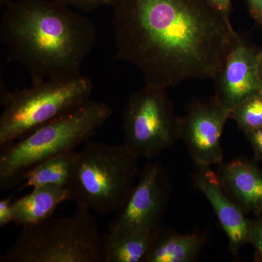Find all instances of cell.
<instances>
[{
	"label": "cell",
	"instance_id": "cell-1",
	"mask_svg": "<svg viewBox=\"0 0 262 262\" xmlns=\"http://www.w3.org/2000/svg\"><path fill=\"white\" fill-rule=\"evenodd\" d=\"M110 7L115 58L164 89L214 80L241 36L209 0H110Z\"/></svg>",
	"mask_w": 262,
	"mask_h": 262
},
{
	"label": "cell",
	"instance_id": "cell-2",
	"mask_svg": "<svg viewBox=\"0 0 262 262\" xmlns=\"http://www.w3.org/2000/svg\"><path fill=\"white\" fill-rule=\"evenodd\" d=\"M96 40L92 21L61 0H18L2 16L0 42L8 50L6 62L24 67L32 84L82 75Z\"/></svg>",
	"mask_w": 262,
	"mask_h": 262
},
{
	"label": "cell",
	"instance_id": "cell-3",
	"mask_svg": "<svg viewBox=\"0 0 262 262\" xmlns=\"http://www.w3.org/2000/svg\"><path fill=\"white\" fill-rule=\"evenodd\" d=\"M113 115L108 104L90 100L82 106L38 127L21 139L1 146L0 189L24 182L33 168L53 157L76 151L96 135Z\"/></svg>",
	"mask_w": 262,
	"mask_h": 262
},
{
	"label": "cell",
	"instance_id": "cell-4",
	"mask_svg": "<svg viewBox=\"0 0 262 262\" xmlns=\"http://www.w3.org/2000/svg\"><path fill=\"white\" fill-rule=\"evenodd\" d=\"M139 159L124 144L87 141L75 151L72 177L66 187L70 201L96 214L117 213L135 185Z\"/></svg>",
	"mask_w": 262,
	"mask_h": 262
},
{
	"label": "cell",
	"instance_id": "cell-5",
	"mask_svg": "<svg viewBox=\"0 0 262 262\" xmlns=\"http://www.w3.org/2000/svg\"><path fill=\"white\" fill-rule=\"evenodd\" d=\"M102 235L94 213L77 208L22 227L0 262H102Z\"/></svg>",
	"mask_w": 262,
	"mask_h": 262
},
{
	"label": "cell",
	"instance_id": "cell-6",
	"mask_svg": "<svg viewBox=\"0 0 262 262\" xmlns=\"http://www.w3.org/2000/svg\"><path fill=\"white\" fill-rule=\"evenodd\" d=\"M92 92V81L82 74L72 78L43 81L14 91H9L1 82L0 146L80 107L91 100Z\"/></svg>",
	"mask_w": 262,
	"mask_h": 262
},
{
	"label": "cell",
	"instance_id": "cell-7",
	"mask_svg": "<svg viewBox=\"0 0 262 262\" xmlns=\"http://www.w3.org/2000/svg\"><path fill=\"white\" fill-rule=\"evenodd\" d=\"M166 89L145 84L129 96L122 113L124 144L139 158L154 159L182 137V117Z\"/></svg>",
	"mask_w": 262,
	"mask_h": 262
},
{
	"label": "cell",
	"instance_id": "cell-8",
	"mask_svg": "<svg viewBox=\"0 0 262 262\" xmlns=\"http://www.w3.org/2000/svg\"><path fill=\"white\" fill-rule=\"evenodd\" d=\"M170 191L166 168L160 162L148 160L126 203L110 222L108 230L141 232L161 228Z\"/></svg>",
	"mask_w": 262,
	"mask_h": 262
},
{
	"label": "cell",
	"instance_id": "cell-9",
	"mask_svg": "<svg viewBox=\"0 0 262 262\" xmlns=\"http://www.w3.org/2000/svg\"><path fill=\"white\" fill-rule=\"evenodd\" d=\"M182 137L194 164L223 163L222 133L230 113L213 96L208 101H195L182 117Z\"/></svg>",
	"mask_w": 262,
	"mask_h": 262
},
{
	"label": "cell",
	"instance_id": "cell-10",
	"mask_svg": "<svg viewBox=\"0 0 262 262\" xmlns=\"http://www.w3.org/2000/svg\"><path fill=\"white\" fill-rule=\"evenodd\" d=\"M258 49L246 38L239 36L213 80L214 97L229 113L262 89L258 75Z\"/></svg>",
	"mask_w": 262,
	"mask_h": 262
},
{
	"label": "cell",
	"instance_id": "cell-11",
	"mask_svg": "<svg viewBox=\"0 0 262 262\" xmlns=\"http://www.w3.org/2000/svg\"><path fill=\"white\" fill-rule=\"evenodd\" d=\"M193 184L211 205L219 223L227 236L229 252L237 255L250 244L251 220L222 187L217 173L210 165L194 164Z\"/></svg>",
	"mask_w": 262,
	"mask_h": 262
},
{
	"label": "cell",
	"instance_id": "cell-12",
	"mask_svg": "<svg viewBox=\"0 0 262 262\" xmlns=\"http://www.w3.org/2000/svg\"><path fill=\"white\" fill-rule=\"evenodd\" d=\"M219 179L245 213H262V170L256 160L237 158L219 165Z\"/></svg>",
	"mask_w": 262,
	"mask_h": 262
},
{
	"label": "cell",
	"instance_id": "cell-13",
	"mask_svg": "<svg viewBox=\"0 0 262 262\" xmlns=\"http://www.w3.org/2000/svg\"><path fill=\"white\" fill-rule=\"evenodd\" d=\"M70 201L67 188L44 186L13 201V222L21 227L40 223L54 214L61 203Z\"/></svg>",
	"mask_w": 262,
	"mask_h": 262
},
{
	"label": "cell",
	"instance_id": "cell-14",
	"mask_svg": "<svg viewBox=\"0 0 262 262\" xmlns=\"http://www.w3.org/2000/svg\"><path fill=\"white\" fill-rule=\"evenodd\" d=\"M206 244V236L199 232L181 234L160 228L144 262L195 261Z\"/></svg>",
	"mask_w": 262,
	"mask_h": 262
},
{
	"label": "cell",
	"instance_id": "cell-15",
	"mask_svg": "<svg viewBox=\"0 0 262 262\" xmlns=\"http://www.w3.org/2000/svg\"><path fill=\"white\" fill-rule=\"evenodd\" d=\"M160 229L141 232L108 230L102 236V262H144Z\"/></svg>",
	"mask_w": 262,
	"mask_h": 262
},
{
	"label": "cell",
	"instance_id": "cell-16",
	"mask_svg": "<svg viewBox=\"0 0 262 262\" xmlns=\"http://www.w3.org/2000/svg\"><path fill=\"white\" fill-rule=\"evenodd\" d=\"M75 151L57 155L38 164L24 177L19 191L44 186L67 187L72 177Z\"/></svg>",
	"mask_w": 262,
	"mask_h": 262
},
{
	"label": "cell",
	"instance_id": "cell-17",
	"mask_svg": "<svg viewBox=\"0 0 262 262\" xmlns=\"http://www.w3.org/2000/svg\"><path fill=\"white\" fill-rule=\"evenodd\" d=\"M230 118L244 134L262 127V89L237 105Z\"/></svg>",
	"mask_w": 262,
	"mask_h": 262
},
{
	"label": "cell",
	"instance_id": "cell-18",
	"mask_svg": "<svg viewBox=\"0 0 262 262\" xmlns=\"http://www.w3.org/2000/svg\"><path fill=\"white\" fill-rule=\"evenodd\" d=\"M250 244L254 248L255 261L262 262V213L251 220Z\"/></svg>",
	"mask_w": 262,
	"mask_h": 262
},
{
	"label": "cell",
	"instance_id": "cell-19",
	"mask_svg": "<svg viewBox=\"0 0 262 262\" xmlns=\"http://www.w3.org/2000/svg\"><path fill=\"white\" fill-rule=\"evenodd\" d=\"M66 4L74 7L82 13H90L102 8L110 6V0H61Z\"/></svg>",
	"mask_w": 262,
	"mask_h": 262
},
{
	"label": "cell",
	"instance_id": "cell-20",
	"mask_svg": "<svg viewBox=\"0 0 262 262\" xmlns=\"http://www.w3.org/2000/svg\"><path fill=\"white\" fill-rule=\"evenodd\" d=\"M253 151L256 161L262 160V127L244 134Z\"/></svg>",
	"mask_w": 262,
	"mask_h": 262
},
{
	"label": "cell",
	"instance_id": "cell-21",
	"mask_svg": "<svg viewBox=\"0 0 262 262\" xmlns=\"http://www.w3.org/2000/svg\"><path fill=\"white\" fill-rule=\"evenodd\" d=\"M12 198H4L0 201V227H5L13 222V207Z\"/></svg>",
	"mask_w": 262,
	"mask_h": 262
},
{
	"label": "cell",
	"instance_id": "cell-22",
	"mask_svg": "<svg viewBox=\"0 0 262 262\" xmlns=\"http://www.w3.org/2000/svg\"><path fill=\"white\" fill-rule=\"evenodd\" d=\"M250 15L262 27V0H246Z\"/></svg>",
	"mask_w": 262,
	"mask_h": 262
},
{
	"label": "cell",
	"instance_id": "cell-23",
	"mask_svg": "<svg viewBox=\"0 0 262 262\" xmlns=\"http://www.w3.org/2000/svg\"><path fill=\"white\" fill-rule=\"evenodd\" d=\"M217 8L230 14L232 10V0H209Z\"/></svg>",
	"mask_w": 262,
	"mask_h": 262
},
{
	"label": "cell",
	"instance_id": "cell-24",
	"mask_svg": "<svg viewBox=\"0 0 262 262\" xmlns=\"http://www.w3.org/2000/svg\"><path fill=\"white\" fill-rule=\"evenodd\" d=\"M258 75L262 82V47L258 49Z\"/></svg>",
	"mask_w": 262,
	"mask_h": 262
},
{
	"label": "cell",
	"instance_id": "cell-25",
	"mask_svg": "<svg viewBox=\"0 0 262 262\" xmlns=\"http://www.w3.org/2000/svg\"><path fill=\"white\" fill-rule=\"evenodd\" d=\"M12 3H13L12 0H0V5H1L2 7H8Z\"/></svg>",
	"mask_w": 262,
	"mask_h": 262
}]
</instances>
